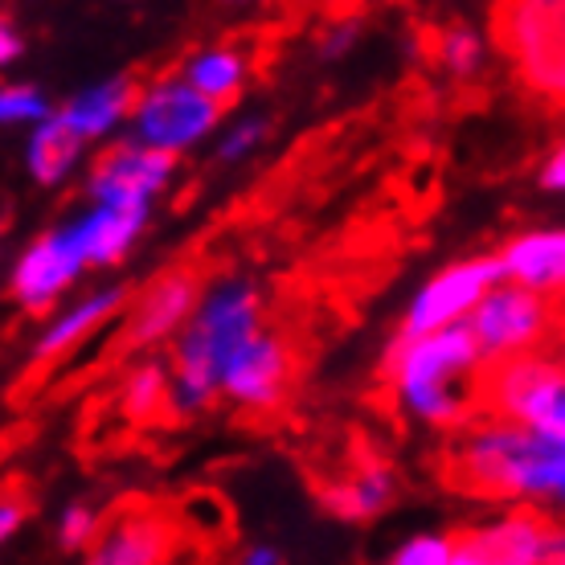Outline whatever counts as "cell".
I'll use <instances>...</instances> for the list:
<instances>
[{"instance_id": "18", "label": "cell", "mask_w": 565, "mask_h": 565, "mask_svg": "<svg viewBox=\"0 0 565 565\" xmlns=\"http://www.w3.org/2000/svg\"><path fill=\"white\" fill-rule=\"evenodd\" d=\"M136 95H140V86L131 83L128 74H115V78H103V83L71 95L57 111L86 143H103L119 136V131H128Z\"/></svg>"}, {"instance_id": "32", "label": "cell", "mask_w": 565, "mask_h": 565, "mask_svg": "<svg viewBox=\"0 0 565 565\" xmlns=\"http://www.w3.org/2000/svg\"><path fill=\"white\" fill-rule=\"evenodd\" d=\"M242 562L246 565H279L282 550H275V545H250V550H242Z\"/></svg>"}, {"instance_id": "14", "label": "cell", "mask_w": 565, "mask_h": 565, "mask_svg": "<svg viewBox=\"0 0 565 565\" xmlns=\"http://www.w3.org/2000/svg\"><path fill=\"white\" fill-rule=\"evenodd\" d=\"M128 308L124 287H86L83 296L62 299L50 316H45L42 332L29 344V365L50 369L62 356L78 353L86 340H95L107 324H115Z\"/></svg>"}, {"instance_id": "1", "label": "cell", "mask_w": 565, "mask_h": 565, "mask_svg": "<svg viewBox=\"0 0 565 565\" xmlns=\"http://www.w3.org/2000/svg\"><path fill=\"white\" fill-rule=\"evenodd\" d=\"M483 353L471 328L451 324L435 332H402L385 353V390L402 418L426 430L467 426L480 411Z\"/></svg>"}, {"instance_id": "13", "label": "cell", "mask_w": 565, "mask_h": 565, "mask_svg": "<svg viewBox=\"0 0 565 565\" xmlns=\"http://www.w3.org/2000/svg\"><path fill=\"white\" fill-rule=\"evenodd\" d=\"M172 172H177V156L124 136L86 169V201L156 205V198L172 184Z\"/></svg>"}, {"instance_id": "28", "label": "cell", "mask_w": 565, "mask_h": 565, "mask_svg": "<svg viewBox=\"0 0 565 565\" xmlns=\"http://www.w3.org/2000/svg\"><path fill=\"white\" fill-rule=\"evenodd\" d=\"M361 42V21L356 17H337V21H328L320 33H316V54L324 57V62H340V57H349Z\"/></svg>"}, {"instance_id": "27", "label": "cell", "mask_w": 565, "mask_h": 565, "mask_svg": "<svg viewBox=\"0 0 565 565\" xmlns=\"http://www.w3.org/2000/svg\"><path fill=\"white\" fill-rule=\"evenodd\" d=\"M459 533H414L390 553L394 565H455Z\"/></svg>"}, {"instance_id": "25", "label": "cell", "mask_w": 565, "mask_h": 565, "mask_svg": "<svg viewBox=\"0 0 565 565\" xmlns=\"http://www.w3.org/2000/svg\"><path fill=\"white\" fill-rule=\"evenodd\" d=\"M103 516L95 504H86V500H74L66 509L57 512V524H54V537H57V550L66 553H90L95 550V541L103 533Z\"/></svg>"}, {"instance_id": "34", "label": "cell", "mask_w": 565, "mask_h": 565, "mask_svg": "<svg viewBox=\"0 0 565 565\" xmlns=\"http://www.w3.org/2000/svg\"><path fill=\"white\" fill-rule=\"evenodd\" d=\"M557 349H562V361H565V328H562V337H557Z\"/></svg>"}, {"instance_id": "12", "label": "cell", "mask_w": 565, "mask_h": 565, "mask_svg": "<svg viewBox=\"0 0 565 565\" xmlns=\"http://www.w3.org/2000/svg\"><path fill=\"white\" fill-rule=\"evenodd\" d=\"M291 373H296L291 344L279 332L258 328L255 337L230 356L226 373H222V402L246 414H267L287 397Z\"/></svg>"}, {"instance_id": "31", "label": "cell", "mask_w": 565, "mask_h": 565, "mask_svg": "<svg viewBox=\"0 0 565 565\" xmlns=\"http://www.w3.org/2000/svg\"><path fill=\"white\" fill-rule=\"evenodd\" d=\"M21 524H25V504L13 500V495H4V504H0V537L13 541Z\"/></svg>"}, {"instance_id": "20", "label": "cell", "mask_w": 565, "mask_h": 565, "mask_svg": "<svg viewBox=\"0 0 565 565\" xmlns=\"http://www.w3.org/2000/svg\"><path fill=\"white\" fill-rule=\"evenodd\" d=\"M397 495V476L385 463H361L344 480H332L320 488L324 509L340 521H373L385 512Z\"/></svg>"}, {"instance_id": "15", "label": "cell", "mask_w": 565, "mask_h": 565, "mask_svg": "<svg viewBox=\"0 0 565 565\" xmlns=\"http://www.w3.org/2000/svg\"><path fill=\"white\" fill-rule=\"evenodd\" d=\"M86 557L99 565H160L177 557V524L164 512H119L103 524L99 541Z\"/></svg>"}, {"instance_id": "9", "label": "cell", "mask_w": 565, "mask_h": 565, "mask_svg": "<svg viewBox=\"0 0 565 565\" xmlns=\"http://www.w3.org/2000/svg\"><path fill=\"white\" fill-rule=\"evenodd\" d=\"M500 279H504L500 255H476L447 263L411 296V303L402 311V332H435V328L467 324L476 303Z\"/></svg>"}, {"instance_id": "22", "label": "cell", "mask_w": 565, "mask_h": 565, "mask_svg": "<svg viewBox=\"0 0 565 565\" xmlns=\"http://www.w3.org/2000/svg\"><path fill=\"white\" fill-rule=\"evenodd\" d=\"M181 74L198 86V90H205L210 99L234 103L242 90H246L250 62H246V54L234 50V45H205V50H198V54L184 62Z\"/></svg>"}, {"instance_id": "6", "label": "cell", "mask_w": 565, "mask_h": 565, "mask_svg": "<svg viewBox=\"0 0 565 565\" xmlns=\"http://www.w3.org/2000/svg\"><path fill=\"white\" fill-rule=\"evenodd\" d=\"M467 328H471V337L480 344L483 361L492 365V361H504V356L545 349L550 340L562 337L565 308L553 303L550 296L533 291V287H524V282L500 279L476 303Z\"/></svg>"}, {"instance_id": "33", "label": "cell", "mask_w": 565, "mask_h": 565, "mask_svg": "<svg viewBox=\"0 0 565 565\" xmlns=\"http://www.w3.org/2000/svg\"><path fill=\"white\" fill-rule=\"evenodd\" d=\"M217 4H226V9H255L263 0H217Z\"/></svg>"}, {"instance_id": "16", "label": "cell", "mask_w": 565, "mask_h": 565, "mask_svg": "<svg viewBox=\"0 0 565 565\" xmlns=\"http://www.w3.org/2000/svg\"><path fill=\"white\" fill-rule=\"evenodd\" d=\"M83 238L90 267H119L136 250L143 230L152 222V205H119V201H83V210L71 217Z\"/></svg>"}, {"instance_id": "23", "label": "cell", "mask_w": 565, "mask_h": 565, "mask_svg": "<svg viewBox=\"0 0 565 565\" xmlns=\"http://www.w3.org/2000/svg\"><path fill=\"white\" fill-rule=\"evenodd\" d=\"M435 62L451 74V78L467 83V78H476V74L488 66V42H483L480 29L447 25L435 42Z\"/></svg>"}, {"instance_id": "5", "label": "cell", "mask_w": 565, "mask_h": 565, "mask_svg": "<svg viewBox=\"0 0 565 565\" xmlns=\"http://www.w3.org/2000/svg\"><path fill=\"white\" fill-rule=\"evenodd\" d=\"M222 119H226V103L210 99L184 74H169V78L140 86L128 136L181 160L184 152L213 140L222 131Z\"/></svg>"}, {"instance_id": "24", "label": "cell", "mask_w": 565, "mask_h": 565, "mask_svg": "<svg viewBox=\"0 0 565 565\" xmlns=\"http://www.w3.org/2000/svg\"><path fill=\"white\" fill-rule=\"evenodd\" d=\"M57 107L50 103V95H45L42 86L33 83H4V90H0V124L4 128H38L42 119H50Z\"/></svg>"}, {"instance_id": "2", "label": "cell", "mask_w": 565, "mask_h": 565, "mask_svg": "<svg viewBox=\"0 0 565 565\" xmlns=\"http://www.w3.org/2000/svg\"><path fill=\"white\" fill-rule=\"evenodd\" d=\"M258 328H267V308L255 282L217 279L205 282L198 311L189 316L181 337L169 344L172 365V414L198 418L222 402V373Z\"/></svg>"}, {"instance_id": "30", "label": "cell", "mask_w": 565, "mask_h": 565, "mask_svg": "<svg viewBox=\"0 0 565 565\" xmlns=\"http://www.w3.org/2000/svg\"><path fill=\"white\" fill-rule=\"evenodd\" d=\"M17 57H25V33L13 21H4L0 25V66H13Z\"/></svg>"}, {"instance_id": "11", "label": "cell", "mask_w": 565, "mask_h": 565, "mask_svg": "<svg viewBox=\"0 0 565 565\" xmlns=\"http://www.w3.org/2000/svg\"><path fill=\"white\" fill-rule=\"evenodd\" d=\"M553 550V516L541 504H509L459 533L455 565H545Z\"/></svg>"}, {"instance_id": "17", "label": "cell", "mask_w": 565, "mask_h": 565, "mask_svg": "<svg viewBox=\"0 0 565 565\" xmlns=\"http://www.w3.org/2000/svg\"><path fill=\"white\" fill-rule=\"evenodd\" d=\"M495 255H500L504 279L524 282L565 308V226L521 230Z\"/></svg>"}, {"instance_id": "7", "label": "cell", "mask_w": 565, "mask_h": 565, "mask_svg": "<svg viewBox=\"0 0 565 565\" xmlns=\"http://www.w3.org/2000/svg\"><path fill=\"white\" fill-rule=\"evenodd\" d=\"M565 397V361L562 353H516L483 365L480 373V414H495L521 426L550 423Z\"/></svg>"}, {"instance_id": "26", "label": "cell", "mask_w": 565, "mask_h": 565, "mask_svg": "<svg viewBox=\"0 0 565 565\" xmlns=\"http://www.w3.org/2000/svg\"><path fill=\"white\" fill-rule=\"evenodd\" d=\"M267 136H270L267 115L230 119V124H222V131H217V160H222V164H242V160H250V156L267 143Z\"/></svg>"}, {"instance_id": "4", "label": "cell", "mask_w": 565, "mask_h": 565, "mask_svg": "<svg viewBox=\"0 0 565 565\" xmlns=\"http://www.w3.org/2000/svg\"><path fill=\"white\" fill-rule=\"evenodd\" d=\"M492 42L529 95L565 111V0H495Z\"/></svg>"}, {"instance_id": "19", "label": "cell", "mask_w": 565, "mask_h": 565, "mask_svg": "<svg viewBox=\"0 0 565 565\" xmlns=\"http://www.w3.org/2000/svg\"><path fill=\"white\" fill-rule=\"evenodd\" d=\"M86 148H90V143L62 119V111H54L50 119H42L38 128L25 131V148H21L25 156H21V164H25L33 184L54 189V184H66L74 172L83 169Z\"/></svg>"}, {"instance_id": "8", "label": "cell", "mask_w": 565, "mask_h": 565, "mask_svg": "<svg viewBox=\"0 0 565 565\" xmlns=\"http://www.w3.org/2000/svg\"><path fill=\"white\" fill-rule=\"evenodd\" d=\"M86 270L95 267H90L83 238H78L74 222H62V226L42 230L17 255L13 275H9V296L25 316H50L83 282Z\"/></svg>"}, {"instance_id": "21", "label": "cell", "mask_w": 565, "mask_h": 565, "mask_svg": "<svg viewBox=\"0 0 565 565\" xmlns=\"http://www.w3.org/2000/svg\"><path fill=\"white\" fill-rule=\"evenodd\" d=\"M119 414L131 423H156L160 414H172V365L169 356L143 353V361L128 369V377L119 382Z\"/></svg>"}, {"instance_id": "29", "label": "cell", "mask_w": 565, "mask_h": 565, "mask_svg": "<svg viewBox=\"0 0 565 565\" xmlns=\"http://www.w3.org/2000/svg\"><path fill=\"white\" fill-rule=\"evenodd\" d=\"M537 184L545 189V193H557V198H565V136L553 143L550 152H545V160H541Z\"/></svg>"}, {"instance_id": "10", "label": "cell", "mask_w": 565, "mask_h": 565, "mask_svg": "<svg viewBox=\"0 0 565 565\" xmlns=\"http://www.w3.org/2000/svg\"><path fill=\"white\" fill-rule=\"evenodd\" d=\"M205 296V279L193 267H172L156 275L140 296L124 308V324H119V344L128 353H156L181 337L189 316L198 311Z\"/></svg>"}, {"instance_id": "3", "label": "cell", "mask_w": 565, "mask_h": 565, "mask_svg": "<svg viewBox=\"0 0 565 565\" xmlns=\"http://www.w3.org/2000/svg\"><path fill=\"white\" fill-rule=\"evenodd\" d=\"M550 438L533 426L480 414L451 451V483L495 504H541L550 495Z\"/></svg>"}]
</instances>
